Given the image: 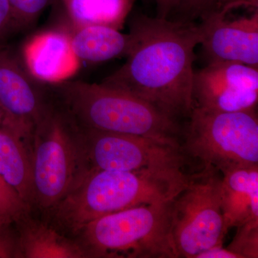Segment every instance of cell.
Instances as JSON below:
<instances>
[{
    "label": "cell",
    "instance_id": "obj_1",
    "mask_svg": "<svg viewBox=\"0 0 258 258\" xmlns=\"http://www.w3.org/2000/svg\"><path fill=\"white\" fill-rule=\"evenodd\" d=\"M130 32L134 43L126 61L101 83L134 95L176 120L189 117L200 24L142 15L132 20Z\"/></svg>",
    "mask_w": 258,
    "mask_h": 258
},
{
    "label": "cell",
    "instance_id": "obj_2",
    "mask_svg": "<svg viewBox=\"0 0 258 258\" xmlns=\"http://www.w3.org/2000/svg\"><path fill=\"white\" fill-rule=\"evenodd\" d=\"M188 178L182 170L93 171L50 211L60 229L77 235L98 217L170 201Z\"/></svg>",
    "mask_w": 258,
    "mask_h": 258
},
{
    "label": "cell",
    "instance_id": "obj_3",
    "mask_svg": "<svg viewBox=\"0 0 258 258\" xmlns=\"http://www.w3.org/2000/svg\"><path fill=\"white\" fill-rule=\"evenodd\" d=\"M47 86L83 128L179 143L178 120L126 91L101 83L71 80Z\"/></svg>",
    "mask_w": 258,
    "mask_h": 258
},
{
    "label": "cell",
    "instance_id": "obj_4",
    "mask_svg": "<svg viewBox=\"0 0 258 258\" xmlns=\"http://www.w3.org/2000/svg\"><path fill=\"white\" fill-rule=\"evenodd\" d=\"M35 206L50 210L89 173L81 127L62 106L49 103L32 137Z\"/></svg>",
    "mask_w": 258,
    "mask_h": 258
},
{
    "label": "cell",
    "instance_id": "obj_5",
    "mask_svg": "<svg viewBox=\"0 0 258 258\" xmlns=\"http://www.w3.org/2000/svg\"><path fill=\"white\" fill-rule=\"evenodd\" d=\"M170 201L108 214L79 231L87 257L177 258L170 227Z\"/></svg>",
    "mask_w": 258,
    "mask_h": 258
},
{
    "label": "cell",
    "instance_id": "obj_6",
    "mask_svg": "<svg viewBox=\"0 0 258 258\" xmlns=\"http://www.w3.org/2000/svg\"><path fill=\"white\" fill-rule=\"evenodd\" d=\"M181 146L184 154L221 172L258 165V118L255 110L217 112L194 106Z\"/></svg>",
    "mask_w": 258,
    "mask_h": 258
},
{
    "label": "cell",
    "instance_id": "obj_7",
    "mask_svg": "<svg viewBox=\"0 0 258 258\" xmlns=\"http://www.w3.org/2000/svg\"><path fill=\"white\" fill-rule=\"evenodd\" d=\"M221 172L212 166L189 175L187 183L171 200L170 227L177 258H196L222 245Z\"/></svg>",
    "mask_w": 258,
    "mask_h": 258
},
{
    "label": "cell",
    "instance_id": "obj_8",
    "mask_svg": "<svg viewBox=\"0 0 258 258\" xmlns=\"http://www.w3.org/2000/svg\"><path fill=\"white\" fill-rule=\"evenodd\" d=\"M81 127L89 173L182 170L185 154L179 143Z\"/></svg>",
    "mask_w": 258,
    "mask_h": 258
},
{
    "label": "cell",
    "instance_id": "obj_9",
    "mask_svg": "<svg viewBox=\"0 0 258 258\" xmlns=\"http://www.w3.org/2000/svg\"><path fill=\"white\" fill-rule=\"evenodd\" d=\"M194 106L217 112L255 110L258 70L237 62L209 63L195 71Z\"/></svg>",
    "mask_w": 258,
    "mask_h": 258
},
{
    "label": "cell",
    "instance_id": "obj_10",
    "mask_svg": "<svg viewBox=\"0 0 258 258\" xmlns=\"http://www.w3.org/2000/svg\"><path fill=\"white\" fill-rule=\"evenodd\" d=\"M42 85L30 74L20 56L0 42L2 123L32 135L49 105Z\"/></svg>",
    "mask_w": 258,
    "mask_h": 258
},
{
    "label": "cell",
    "instance_id": "obj_11",
    "mask_svg": "<svg viewBox=\"0 0 258 258\" xmlns=\"http://www.w3.org/2000/svg\"><path fill=\"white\" fill-rule=\"evenodd\" d=\"M200 42L209 63L237 62L257 68L258 13L230 20L217 15L200 24Z\"/></svg>",
    "mask_w": 258,
    "mask_h": 258
},
{
    "label": "cell",
    "instance_id": "obj_12",
    "mask_svg": "<svg viewBox=\"0 0 258 258\" xmlns=\"http://www.w3.org/2000/svg\"><path fill=\"white\" fill-rule=\"evenodd\" d=\"M20 58L32 77L47 86L70 80L81 63L71 46L69 32L59 30L31 37L24 45Z\"/></svg>",
    "mask_w": 258,
    "mask_h": 258
},
{
    "label": "cell",
    "instance_id": "obj_13",
    "mask_svg": "<svg viewBox=\"0 0 258 258\" xmlns=\"http://www.w3.org/2000/svg\"><path fill=\"white\" fill-rule=\"evenodd\" d=\"M32 137L0 124V176L31 208L35 206Z\"/></svg>",
    "mask_w": 258,
    "mask_h": 258
},
{
    "label": "cell",
    "instance_id": "obj_14",
    "mask_svg": "<svg viewBox=\"0 0 258 258\" xmlns=\"http://www.w3.org/2000/svg\"><path fill=\"white\" fill-rule=\"evenodd\" d=\"M30 210L19 212L13 217L21 258L87 257L79 241L69 238L32 217Z\"/></svg>",
    "mask_w": 258,
    "mask_h": 258
},
{
    "label": "cell",
    "instance_id": "obj_15",
    "mask_svg": "<svg viewBox=\"0 0 258 258\" xmlns=\"http://www.w3.org/2000/svg\"><path fill=\"white\" fill-rule=\"evenodd\" d=\"M221 205L224 230L258 220V165L221 171Z\"/></svg>",
    "mask_w": 258,
    "mask_h": 258
},
{
    "label": "cell",
    "instance_id": "obj_16",
    "mask_svg": "<svg viewBox=\"0 0 258 258\" xmlns=\"http://www.w3.org/2000/svg\"><path fill=\"white\" fill-rule=\"evenodd\" d=\"M71 46L80 62L100 63L116 57L127 56L134 43L131 32L106 26L72 28L69 32Z\"/></svg>",
    "mask_w": 258,
    "mask_h": 258
},
{
    "label": "cell",
    "instance_id": "obj_17",
    "mask_svg": "<svg viewBox=\"0 0 258 258\" xmlns=\"http://www.w3.org/2000/svg\"><path fill=\"white\" fill-rule=\"evenodd\" d=\"M136 0H56L71 28L106 26L121 30Z\"/></svg>",
    "mask_w": 258,
    "mask_h": 258
},
{
    "label": "cell",
    "instance_id": "obj_18",
    "mask_svg": "<svg viewBox=\"0 0 258 258\" xmlns=\"http://www.w3.org/2000/svg\"><path fill=\"white\" fill-rule=\"evenodd\" d=\"M258 0H182L179 9L190 18L205 21L217 16L229 14L240 7L257 8Z\"/></svg>",
    "mask_w": 258,
    "mask_h": 258
},
{
    "label": "cell",
    "instance_id": "obj_19",
    "mask_svg": "<svg viewBox=\"0 0 258 258\" xmlns=\"http://www.w3.org/2000/svg\"><path fill=\"white\" fill-rule=\"evenodd\" d=\"M56 0H9L15 31L30 28Z\"/></svg>",
    "mask_w": 258,
    "mask_h": 258
},
{
    "label": "cell",
    "instance_id": "obj_20",
    "mask_svg": "<svg viewBox=\"0 0 258 258\" xmlns=\"http://www.w3.org/2000/svg\"><path fill=\"white\" fill-rule=\"evenodd\" d=\"M226 248L239 258H257L258 220H249L237 227L233 240Z\"/></svg>",
    "mask_w": 258,
    "mask_h": 258
},
{
    "label": "cell",
    "instance_id": "obj_21",
    "mask_svg": "<svg viewBox=\"0 0 258 258\" xmlns=\"http://www.w3.org/2000/svg\"><path fill=\"white\" fill-rule=\"evenodd\" d=\"M0 258H21L13 217L0 216Z\"/></svg>",
    "mask_w": 258,
    "mask_h": 258
},
{
    "label": "cell",
    "instance_id": "obj_22",
    "mask_svg": "<svg viewBox=\"0 0 258 258\" xmlns=\"http://www.w3.org/2000/svg\"><path fill=\"white\" fill-rule=\"evenodd\" d=\"M31 209L0 176V216L13 217L19 212Z\"/></svg>",
    "mask_w": 258,
    "mask_h": 258
},
{
    "label": "cell",
    "instance_id": "obj_23",
    "mask_svg": "<svg viewBox=\"0 0 258 258\" xmlns=\"http://www.w3.org/2000/svg\"><path fill=\"white\" fill-rule=\"evenodd\" d=\"M14 31V20L9 0H0V42Z\"/></svg>",
    "mask_w": 258,
    "mask_h": 258
},
{
    "label": "cell",
    "instance_id": "obj_24",
    "mask_svg": "<svg viewBox=\"0 0 258 258\" xmlns=\"http://www.w3.org/2000/svg\"><path fill=\"white\" fill-rule=\"evenodd\" d=\"M182 0H156L157 18L168 19L173 11L179 8Z\"/></svg>",
    "mask_w": 258,
    "mask_h": 258
},
{
    "label": "cell",
    "instance_id": "obj_25",
    "mask_svg": "<svg viewBox=\"0 0 258 258\" xmlns=\"http://www.w3.org/2000/svg\"><path fill=\"white\" fill-rule=\"evenodd\" d=\"M196 258H239L238 255L231 252L223 246L218 245L202 252Z\"/></svg>",
    "mask_w": 258,
    "mask_h": 258
},
{
    "label": "cell",
    "instance_id": "obj_26",
    "mask_svg": "<svg viewBox=\"0 0 258 258\" xmlns=\"http://www.w3.org/2000/svg\"><path fill=\"white\" fill-rule=\"evenodd\" d=\"M3 111H2L1 107H0V124L2 123V121H3Z\"/></svg>",
    "mask_w": 258,
    "mask_h": 258
}]
</instances>
